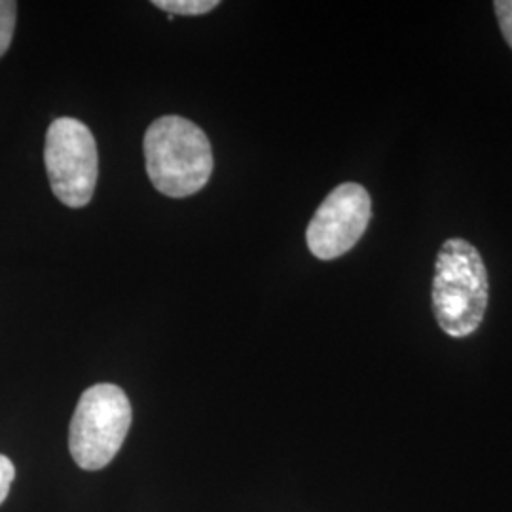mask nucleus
Masks as SVG:
<instances>
[{"label": "nucleus", "mask_w": 512, "mask_h": 512, "mask_svg": "<svg viewBox=\"0 0 512 512\" xmlns=\"http://www.w3.org/2000/svg\"><path fill=\"white\" fill-rule=\"evenodd\" d=\"M372 215V200L361 184L336 186L311 219L306 241L311 255L334 260L363 238Z\"/></svg>", "instance_id": "nucleus-5"}, {"label": "nucleus", "mask_w": 512, "mask_h": 512, "mask_svg": "<svg viewBox=\"0 0 512 512\" xmlns=\"http://www.w3.org/2000/svg\"><path fill=\"white\" fill-rule=\"evenodd\" d=\"M14 478H16V467H14L12 459L0 454V505L10 494V486H12Z\"/></svg>", "instance_id": "nucleus-9"}, {"label": "nucleus", "mask_w": 512, "mask_h": 512, "mask_svg": "<svg viewBox=\"0 0 512 512\" xmlns=\"http://www.w3.org/2000/svg\"><path fill=\"white\" fill-rule=\"evenodd\" d=\"M131 427V404L124 389L97 384L86 389L76 404L69 450L84 471L105 469L120 452Z\"/></svg>", "instance_id": "nucleus-3"}, {"label": "nucleus", "mask_w": 512, "mask_h": 512, "mask_svg": "<svg viewBox=\"0 0 512 512\" xmlns=\"http://www.w3.org/2000/svg\"><path fill=\"white\" fill-rule=\"evenodd\" d=\"M495 16L499 21V29L507 44L512 48V0H497L494 4Z\"/></svg>", "instance_id": "nucleus-8"}, {"label": "nucleus", "mask_w": 512, "mask_h": 512, "mask_svg": "<svg viewBox=\"0 0 512 512\" xmlns=\"http://www.w3.org/2000/svg\"><path fill=\"white\" fill-rule=\"evenodd\" d=\"M44 164L55 198L67 207L92 202L99 156L92 131L76 118H57L46 133Z\"/></svg>", "instance_id": "nucleus-4"}, {"label": "nucleus", "mask_w": 512, "mask_h": 512, "mask_svg": "<svg viewBox=\"0 0 512 512\" xmlns=\"http://www.w3.org/2000/svg\"><path fill=\"white\" fill-rule=\"evenodd\" d=\"M150 181L169 198H188L209 183L213 150L202 128L183 116H162L145 133Z\"/></svg>", "instance_id": "nucleus-1"}, {"label": "nucleus", "mask_w": 512, "mask_h": 512, "mask_svg": "<svg viewBox=\"0 0 512 512\" xmlns=\"http://www.w3.org/2000/svg\"><path fill=\"white\" fill-rule=\"evenodd\" d=\"M156 8L171 16H203L219 6V0H154Z\"/></svg>", "instance_id": "nucleus-6"}, {"label": "nucleus", "mask_w": 512, "mask_h": 512, "mask_svg": "<svg viewBox=\"0 0 512 512\" xmlns=\"http://www.w3.org/2000/svg\"><path fill=\"white\" fill-rule=\"evenodd\" d=\"M18 18V2L14 0H0V57L12 44L14 29Z\"/></svg>", "instance_id": "nucleus-7"}, {"label": "nucleus", "mask_w": 512, "mask_h": 512, "mask_svg": "<svg viewBox=\"0 0 512 512\" xmlns=\"http://www.w3.org/2000/svg\"><path fill=\"white\" fill-rule=\"evenodd\" d=\"M488 272L475 245L452 238L442 243L433 279V311L440 329L452 338L475 332L488 308Z\"/></svg>", "instance_id": "nucleus-2"}]
</instances>
